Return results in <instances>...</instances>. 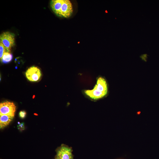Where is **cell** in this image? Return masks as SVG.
Wrapping results in <instances>:
<instances>
[{"instance_id": "1", "label": "cell", "mask_w": 159, "mask_h": 159, "mask_svg": "<svg viewBox=\"0 0 159 159\" xmlns=\"http://www.w3.org/2000/svg\"><path fill=\"white\" fill-rule=\"evenodd\" d=\"M107 82L105 77L99 75L96 78V83L92 90H83V95L91 100L96 101L107 96L109 91Z\"/></svg>"}, {"instance_id": "9", "label": "cell", "mask_w": 159, "mask_h": 159, "mask_svg": "<svg viewBox=\"0 0 159 159\" xmlns=\"http://www.w3.org/2000/svg\"><path fill=\"white\" fill-rule=\"evenodd\" d=\"M11 49L6 48L2 43H0V58H2L3 54L6 52H10Z\"/></svg>"}, {"instance_id": "12", "label": "cell", "mask_w": 159, "mask_h": 159, "mask_svg": "<svg viewBox=\"0 0 159 159\" xmlns=\"http://www.w3.org/2000/svg\"><path fill=\"white\" fill-rule=\"evenodd\" d=\"M55 159H57L56 158Z\"/></svg>"}, {"instance_id": "10", "label": "cell", "mask_w": 159, "mask_h": 159, "mask_svg": "<svg viewBox=\"0 0 159 159\" xmlns=\"http://www.w3.org/2000/svg\"><path fill=\"white\" fill-rule=\"evenodd\" d=\"M26 112L24 110H21L20 111L19 113V116L21 119L24 118L26 116Z\"/></svg>"}, {"instance_id": "5", "label": "cell", "mask_w": 159, "mask_h": 159, "mask_svg": "<svg viewBox=\"0 0 159 159\" xmlns=\"http://www.w3.org/2000/svg\"><path fill=\"white\" fill-rule=\"evenodd\" d=\"M14 34L7 32H3L0 36V43L6 48L11 49L15 45Z\"/></svg>"}, {"instance_id": "3", "label": "cell", "mask_w": 159, "mask_h": 159, "mask_svg": "<svg viewBox=\"0 0 159 159\" xmlns=\"http://www.w3.org/2000/svg\"><path fill=\"white\" fill-rule=\"evenodd\" d=\"M16 107L12 102L5 101L0 103V115H7L14 117Z\"/></svg>"}, {"instance_id": "11", "label": "cell", "mask_w": 159, "mask_h": 159, "mask_svg": "<svg viewBox=\"0 0 159 159\" xmlns=\"http://www.w3.org/2000/svg\"><path fill=\"white\" fill-rule=\"evenodd\" d=\"M17 128L20 131L24 130L25 129L24 123L22 122L20 123L17 125Z\"/></svg>"}, {"instance_id": "4", "label": "cell", "mask_w": 159, "mask_h": 159, "mask_svg": "<svg viewBox=\"0 0 159 159\" xmlns=\"http://www.w3.org/2000/svg\"><path fill=\"white\" fill-rule=\"evenodd\" d=\"M27 79L31 82H37L41 78L42 73L38 67L32 66L28 69L25 73Z\"/></svg>"}, {"instance_id": "2", "label": "cell", "mask_w": 159, "mask_h": 159, "mask_svg": "<svg viewBox=\"0 0 159 159\" xmlns=\"http://www.w3.org/2000/svg\"><path fill=\"white\" fill-rule=\"evenodd\" d=\"M50 4L53 12L59 17L68 18L73 13L72 5L69 0H52Z\"/></svg>"}, {"instance_id": "8", "label": "cell", "mask_w": 159, "mask_h": 159, "mask_svg": "<svg viewBox=\"0 0 159 159\" xmlns=\"http://www.w3.org/2000/svg\"><path fill=\"white\" fill-rule=\"evenodd\" d=\"M12 59L13 55L10 52H6L3 54L0 60L2 62L7 63L10 62Z\"/></svg>"}, {"instance_id": "6", "label": "cell", "mask_w": 159, "mask_h": 159, "mask_svg": "<svg viewBox=\"0 0 159 159\" xmlns=\"http://www.w3.org/2000/svg\"><path fill=\"white\" fill-rule=\"evenodd\" d=\"M72 150L68 146L62 145L57 150V159H73Z\"/></svg>"}, {"instance_id": "7", "label": "cell", "mask_w": 159, "mask_h": 159, "mask_svg": "<svg viewBox=\"0 0 159 159\" xmlns=\"http://www.w3.org/2000/svg\"><path fill=\"white\" fill-rule=\"evenodd\" d=\"M14 117L7 115H0V127L2 129L8 125Z\"/></svg>"}]
</instances>
